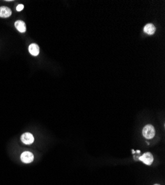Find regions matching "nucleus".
<instances>
[{
  "mask_svg": "<svg viewBox=\"0 0 165 185\" xmlns=\"http://www.w3.org/2000/svg\"><path fill=\"white\" fill-rule=\"evenodd\" d=\"M154 185H160V184H154Z\"/></svg>",
  "mask_w": 165,
  "mask_h": 185,
  "instance_id": "10",
  "label": "nucleus"
},
{
  "mask_svg": "<svg viewBox=\"0 0 165 185\" xmlns=\"http://www.w3.org/2000/svg\"><path fill=\"white\" fill-rule=\"evenodd\" d=\"M21 140L25 144H31L34 141V137L30 133H25L22 135Z\"/></svg>",
  "mask_w": 165,
  "mask_h": 185,
  "instance_id": "4",
  "label": "nucleus"
},
{
  "mask_svg": "<svg viewBox=\"0 0 165 185\" xmlns=\"http://www.w3.org/2000/svg\"><path fill=\"white\" fill-rule=\"evenodd\" d=\"M15 27L20 33H25L26 31V25L23 21L18 20L15 22Z\"/></svg>",
  "mask_w": 165,
  "mask_h": 185,
  "instance_id": "6",
  "label": "nucleus"
},
{
  "mask_svg": "<svg viewBox=\"0 0 165 185\" xmlns=\"http://www.w3.org/2000/svg\"><path fill=\"white\" fill-rule=\"evenodd\" d=\"M139 160L147 165L152 164L153 162V156L150 153H145L139 157Z\"/></svg>",
  "mask_w": 165,
  "mask_h": 185,
  "instance_id": "2",
  "label": "nucleus"
},
{
  "mask_svg": "<svg viewBox=\"0 0 165 185\" xmlns=\"http://www.w3.org/2000/svg\"><path fill=\"white\" fill-rule=\"evenodd\" d=\"M142 134L143 136L147 139H153V138L155 136V128H154L153 126L150 124H147L143 128L142 130Z\"/></svg>",
  "mask_w": 165,
  "mask_h": 185,
  "instance_id": "1",
  "label": "nucleus"
},
{
  "mask_svg": "<svg viewBox=\"0 0 165 185\" xmlns=\"http://www.w3.org/2000/svg\"><path fill=\"white\" fill-rule=\"evenodd\" d=\"M34 156L33 155L32 153L29 151H25L24 153H22L21 155V160L22 162L25 163V164H29V163L32 162L33 161Z\"/></svg>",
  "mask_w": 165,
  "mask_h": 185,
  "instance_id": "3",
  "label": "nucleus"
},
{
  "mask_svg": "<svg viewBox=\"0 0 165 185\" xmlns=\"http://www.w3.org/2000/svg\"><path fill=\"white\" fill-rule=\"evenodd\" d=\"M29 52L31 55L36 57L39 53V48L36 44H30L29 46Z\"/></svg>",
  "mask_w": 165,
  "mask_h": 185,
  "instance_id": "7",
  "label": "nucleus"
},
{
  "mask_svg": "<svg viewBox=\"0 0 165 185\" xmlns=\"http://www.w3.org/2000/svg\"><path fill=\"white\" fill-rule=\"evenodd\" d=\"M23 8H24V5H19L17 7H16V10H17V11H21V10H23Z\"/></svg>",
  "mask_w": 165,
  "mask_h": 185,
  "instance_id": "9",
  "label": "nucleus"
},
{
  "mask_svg": "<svg viewBox=\"0 0 165 185\" xmlns=\"http://www.w3.org/2000/svg\"><path fill=\"white\" fill-rule=\"evenodd\" d=\"M144 31L147 34H149V35H153L155 33V27L154 26L153 24H147L144 26Z\"/></svg>",
  "mask_w": 165,
  "mask_h": 185,
  "instance_id": "8",
  "label": "nucleus"
},
{
  "mask_svg": "<svg viewBox=\"0 0 165 185\" xmlns=\"http://www.w3.org/2000/svg\"><path fill=\"white\" fill-rule=\"evenodd\" d=\"M11 14V10L8 7H0V17L8 18Z\"/></svg>",
  "mask_w": 165,
  "mask_h": 185,
  "instance_id": "5",
  "label": "nucleus"
}]
</instances>
